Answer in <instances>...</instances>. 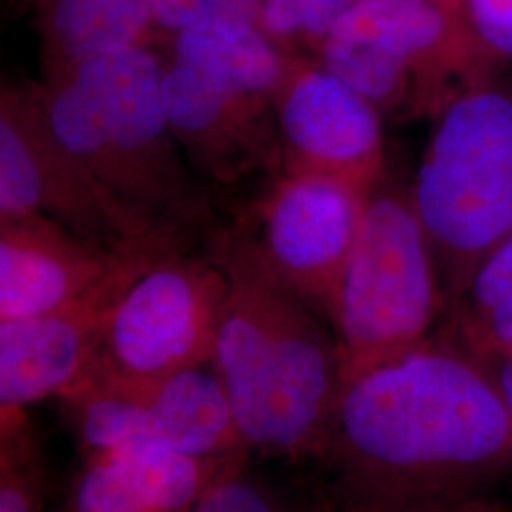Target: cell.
<instances>
[{
  "label": "cell",
  "instance_id": "obj_1",
  "mask_svg": "<svg viewBox=\"0 0 512 512\" xmlns=\"http://www.w3.org/2000/svg\"><path fill=\"white\" fill-rule=\"evenodd\" d=\"M311 459L330 512H463L507 471L511 423L494 376L423 342L344 389Z\"/></svg>",
  "mask_w": 512,
  "mask_h": 512
},
{
  "label": "cell",
  "instance_id": "obj_2",
  "mask_svg": "<svg viewBox=\"0 0 512 512\" xmlns=\"http://www.w3.org/2000/svg\"><path fill=\"white\" fill-rule=\"evenodd\" d=\"M207 256L228 281L213 366L245 446L311 459L346 389L338 340L275 274L247 224L209 230Z\"/></svg>",
  "mask_w": 512,
  "mask_h": 512
},
{
  "label": "cell",
  "instance_id": "obj_3",
  "mask_svg": "<svg viewBox=\"0 0 512 512\" xmlns=\"http://www.w3.org/2000/svg\"><path fill=\"white\" fill-rule=\"evenodd\" d=\"M165 59L150 42L44 73L38 95L57 139L122 215L154 238L211 222L164 105Z\"/></svg>",
  "mask_w": 512,
  "mask_h": 512
},
{
  "label": "cell",
  "instance_id": "obj_4",
  "mask_svg": "<svg viewBox=\"0 0 512 512\" xmlns=\"http://www.w3.org/2000/svg\"><path fill=\"white\" fill-rule=\"evenodd\" d=\"M317 59L399 120L437 118L501 67L459 0H355Z\"/></svg>",
  "mask_w": 512,
  "mask_h": 512
},
{
  "label": "cell",
  "instance_id": "obj_5",
  "mask_svg": "<svg viewBox=\"0 0 512 512\" xmlns=\"http://www.w3.org/2000/svg\"><path fill=\"white\" fill-rule=\"evenodd\" d=\"M164 105L188 162L217 184L279 173L275 90L289 52L258 29L167 37Z\"/></svg>",
  "mask_w": 512,
  "mask_h": 512
},
{
  "label": "cell",
  "instance_id": "obj_6",
  "mask_svg": "<svg viewBox=\"0 0 512 512\" xmlns=\"http://www.w3.org/2000/svg\"><path fill=\"white\" fill-rule=\"evenodd\" d=\"M435 120L410 200L463 291L482 258L512 234L511 90L494 78Z\"/></svg>",
  "mask_w": 512,
  "mask_h": 512
},
{
  "label": "cell",
  "instance_id": "obj_7",
  "mask_svg": "<svg viewBox=\"0 0 512 512\" xmlns=\"http://www.w3.org/2000/svg\"><path fill=\"white\" fill-rule=\"evenodd\" d=\"M431 251L410 196L376 184L330 315L346 387L425 342L439 302Z\"/></svg>",
  "mask_w": 512,
  "mask_h": 512
},
{
  "label": "cell",
  "instance_id": "obj_8",
  "mask_svg": "<svg viewBox=\"0 0 512 512\" xmlns=\"http://www.w3.org/2000/svg\"><path fill=\"white\" fill-rule=\"evenodd\" d=\"M61 399L90 452L160 446L196 458L249 452L215 366L139 382L90 366Z\"/></svg>",
  "mask_w": 512,
  "mask_h": 512
},
{
  "label": "cell",
  "instance_id": "obj_9",
  "mask_svg": "<svg viewBox=\"0 0 512 512\" xmlns=\"http://www.w3.org/2000/svg\"><path fill=\"white\" fill-rule=\"evenodd\" d=\"M226 298V275L209 256H158L124 294L90 366L154 382L213 365Z\"/></svg>",
  "mask_w": 512,
  "mask_h": 512
},
{
  "label": "cell",
  "instance_id": "obj_10",
  "mask_svg": "<svg viewBox=\"0 0 512 512\" xmlns=\"http://www.w3.org/2000/svg\"><path fill=\"white\" fill-rule=\"evenodd\" d=\"M29 215L59 220L109 247L169 239L148 236L107 200L57 139L35 82H6L0 90V220Z\"/></svg>",
  "mask_w": 512,
  "mask_h": 512
},
{
  "label": "cell",
  "instance_id": "obj_11",
  "mask_svg": "<svg viewBox=\"0 0 512 512\" xmlns=\"http://www.w3.org/2000/svg\"><path fill=\"white\" fill-rule=\"evenodd\" d=\"M376 184L353 175L277 173L243 220L275 274L329 319Z\"/></svg>",
  "mask_w": 512,
  "mask_h": 512
},
{
  "label": "cell",
  "instance_id": "obj_12",
  "mask_svg": "<svg viewBox=\"0 0 512 512\" xmlns=\"http://www.w3.org/2000/svg\"><path fill=\"white\" fill-rule=\"evenodd\" d=\"M183 245L175 239L148 241L73 302L42 315L0 321V410L61 397L99 355L110 319L135 279L158 256Z\"/></svg>",
  "mask_w": 512,
  "mask_h": 512
},
{
  "label": "cell",
  "instance_id": "obj_13",
  "mask_svg": "<svg viewBox=\"0 0 512 512\" xmlns=\"http://www.w3.org/2000/svg\"><path fill=\"white\" fill-rule=\"evenodd\" d=\"M279 173L380 181L382 112L317 57L289 52L275 90Z\"/></svg>",
  "mask_w": 512,
  "mask_h": 512
},
{
  "label": "cell",
  "instance_id": "obj_14",
  "mask_svg": "<svg viewBox=\"0 0 512 512\" xmlns=\"http://www.w3.org/2000/svg\"><path fill=\"white\" fill-rule=\"evenodd\" d=\"M148 241L109 247L44 215L0 220V321L73 302Z\"/></svg>",
  "mask_w": 512,
  "mask_h": 512
},
{
  "label": "cell",
  "instance_id": "obj_15",
  "mask_svg": "<svg viewBox=\"0 0 512 512\" xmlns=\"http://www.w3.org/2000/svg\"><path fill=\"white\" fill-rule=\"evenodd\" d=\"M230 458H196L160 446L92 452L74 486L73 512H194Z\"/></svg>",
  "mask_w": 512,
  "mask_h": 512
},
{
  "label": "cell",
  "instance_id": "obj_16",
  "mask_svg": "<svg viewBox=\"0 0 512 512\" xmlns=\"http://www.w3.org/2000/svg\"><path fill=\"white\" fill-rule=\"evenodd\" d=\"M42 73L150 42L152 0H42Z\"/></svg>",
  "mask_w": 512,
  "mask_h": 512
},
{
  "label": "cell",
  "instance_id": "obj_17",
  "mask_svg": "<svg viewBox=\"0 0 512 512\" xmlns=\"http://www.w3.org/2000/svg\"><path fill=\"white\" fill-rule=\"evenodd\" d=\"M260 0H152V33L239 38L255 31Z\"/></svg>",
  "mask_w": 512,
  "mask_h": 512
},
{
  "label": "cell",
  "instance_id": "obj_18",
  "mask_svg": "<svg viewBox=\"0 0 512 512\" xmlns=\"http://www.w3.org/2000/svg\"><path fill=\"white\" fill-rule=\"evenodd\" d=\"M355 0H262L256 29L279 48L317 57L323 40Z\"/></svg>",
  "mask_w": 512,
  "mask_h": 512
},
{
  "label": "cell",
  "instance_id": "obj_19",
  "mask_svg": "<svg viewBox=\"0 0 512 512\" xmlns=\"http://www.w3.org/2000/svg\"><path fill=\"white\" fill-rule=\"evenodd\" d=\"M0 512H42L37 459L23 408L0 410Z\"/></svg>",
  "mask_w": 512,
  "mask_h": 512
},
{
  "label": "cell",
  "instance_id": "obj_20",
  "mask_svg": "<svg viewBox=\"0 0 512 512\" xmlns=\"http://www.w3.org/2000/svg\"><path fill=\"white\" fill-rule=\"evenodd\" d=\"M194 512H285L274 495L245 469V452L228 459Z\"/></svg>",
  "mask_w": 512,
  "mask_h": 512
},
{
  "label": "cell",
  "instance_id": "obj_21",
  "mask_svg": "<svg viewBox=\"0 0 512 512\" xmlns=\"http://www.w3.org/2000/svg\"><path fill=\"white\" fill-rule=\"evenodd\" d=\"M465 329L478 323L512 294V234L482 258L465 285Z\"/></svg>",
  "mask_w": 512,
  "mask_h": 512
},
{
  "label": "cell",
  "instance_id": "obj_22",
  "mask_svg": "<svg viewBox=\"0 0 512 512\" xmlns=\"http://www.w3.org/2000/svg\"><path fill=\"white\" fill-rule=\"evenodd\" d=\"M476 37L495 59L512 63V0H459Z\"/></svg>",
  "mask_w": 512,
  "mask_h": 512
},
{
  "label": "cell",
  "instance_id": "obj_23",
  "mask_svg": "<svg viewBox=\"0 0 512 512\" xmlns=\"http://www.w3.org/2000/svg\"><path fill=\"white\" fill-rule=\"evenodd\" d=\"M469 342L482 357H501L512 349V294L478 323L465 329Z\"/></svg>",
  "mask_w": 512,
  "mask_h": 512
},
{
  "label": "cell",
  "instance_id": "obj_24",
  "mask_svg": "<svg viewBox=\"0 0 512 512\" xmlns=\"http://www.w3.org/2000/svg\"><path fill=\"white\" fill-rule=\"evenodd\" d=\"M501 359H503V365H501L497 378L494 376V382L499 391V397L503 401V406H505L512 433V349L505 355H501Z\"/></svg>",
  "mask_w": 512,
  "mask_h": 512
},
{
  "label": "cell",
  "instance_id": "obj_25",
  "mask_svg": "<svg viewBox=\"0 0 512 512\" xmlns=\"http://www.w3.org/2000/svg\"><path fill=\"white\" fill-rule=\"evenodd\" d=\"M29 2H31V4H33V6H35V8H37L38 4H40V2H42V0H29Z\"/></svg>",
  "mask_w": 512,
  "mask_h": 512
}]
</instances>
